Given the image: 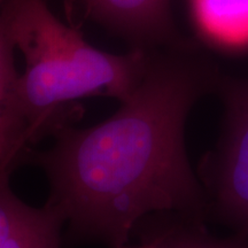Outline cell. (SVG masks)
Wrapping results in <instances>:
<instances>
[{"mask_svg": "<svg viewBox=\"0 0 248 248\" xmlns=\"http://www.w3.org/2000/svg\"><path fill=\"white\" fill-rule=\"evenodd\" d=\"M218 68L185 40L151 49L141 78L104 122L68 125L35 155L47 204L73 234L125 248L139 223L173 213L206 221V198L185 146L195 102L214 92Z\"/></svg>", "mask_w": 248, "mask_h": 248, "instance_id": "obj_1", "label": "cell"}, {"mask_svg": "<svg viewBox=\"0 0 248 248\" xmlns=\"http://www.w3.org/2000/svg\"><path fill=\"white\" fill-rule=\"evenodd\" d=\"M0 16L24 60L18 94L33 142L69 125L78 100H124L146 68L150 51L113 54L94 47L45 0H8Z\"/></svg>", "mask_w": 248, "mask_h": 248, "instance_id": "obj_2", "label": "cell"}, {"mask_svg": "<svg viewBox=\"0 0 248 248\" xmlns=\"http://www.w3.org/2000/svg\"><path fill=\"white\" fill-rule=\"evenodd\" d=\"M214 92L223 102L221 132L198 167L206 218L228 226L248 248V78L219 73Z\"/></svg>", "mask_w": 248, "mask_h": 248, "instance_id": "obj_3", "label": "cell"}, {"mask_svg": "<svg viewBox=\"0 0 248 248\" xmlns=\"http://www.w3.org/2000/svg\"><path fill=\"white\" fill-rule=\"evenodd\" d=\"M84 16L119 36L131 49H151L182 44L173 21L172 0H66Z\"/></svg>", "mask_w": 248, "mask_h": 248, "instance_id": "obj_4", "label": "cell"}, {"mask_svg": "<svg viewBox=\"0 0 248 248\" xmlns=\"http://www.w3.org/2000/svg\"><path fill=\"white\" fill-rule=\"evenodd\" d=\"M0 178V248H61L64 222L53 207H35Z\"/></svg>", "mask_w": 248, "mask_h": 248, "instance_id": "obj_5", "label": "cell"}, {"mask_svg": "<svg viewBox=\"0 0 248 248\" xmlns=\"http://www.w3.org/2000/svg\"><path fill=\"white\" fill-rule=\"evenodd\" d=\"M15 48L0 16V178L11 177L33 139L18 94Z\"/></svg>", "mask_w": 248, "mask_h": 248, "instance_id": "obj_6", "label": "cell"}, {"mask_svg": "<svg viewBox=\"0 0 248 248\" xmlns=\"http://www.w3.org/2000/svg\"><path fill=\"white\" fill-rule=\"evenodd\" d=\"M195 44L222 54L248 52V0H185Z\"/></svg>", "mask_w": 248, "mask_h": 248, "instance_id": "obj_7", "label": "cell"}, {"mask_svg": "<svg viewBox=\"0 0 248 248\" xmlns=\"http://www.w3.org/2000/svg\"><path fill=\"white\" fill-rule=\"evenodd\" d=\"M136 230L146 248H245L234 237L213 235L202 219L173 213L147 216Z\"/></svg>", "mask_w": 248, "mask_h": 248, "instance_id": "obj_8", "label": "cell"}, {"mask_svg": "<svg viewBox=\"0 0 248 248\" xmlns=\"http://www.w3.org/2000/svg\"><path fill=\"white\" fill-rule=\"evenodd\" d=\"M128 248H146V247H145L144 245H142V244H139L138 246H135V247H128Z\"/></svg>", "mask_w": 248, "mask_h": 248, "instance_id": "obj_9", "label": "cell"}, {"mask_svg": "<svg viewBox=\"0 0 248 248\" xmlns=\"http://www.w3.org/2000/svg\"><path fill=\"white\" fill-rule=\"evenodd\" d=\"M1 1H2V0H0V5H1Z\"/></svg>", "mask_w": 248, "mask_h": 248, "instance_id": "obj_10", "label": "cell"}]
</instances>
